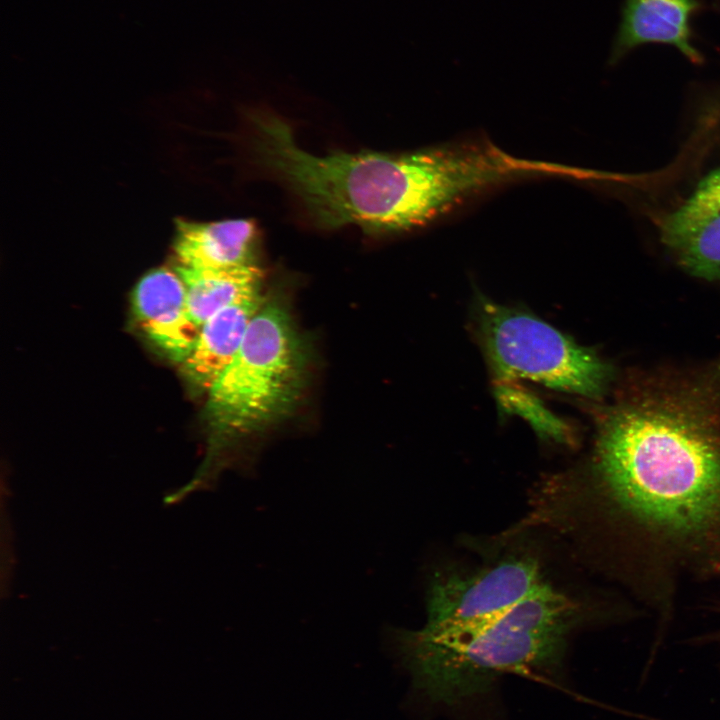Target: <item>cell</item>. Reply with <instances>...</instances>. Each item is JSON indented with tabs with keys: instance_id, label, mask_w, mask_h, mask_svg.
I'll return each mask as SVG.
<instances>
[{
	"instance_id": "cell-4",
	"label": "cell",
	"mask_w": 720,
	"mask_h": 720,
	"mask_svg": "<svg viewBox=\"0 0 720 720\" xmlns=\"http://www.w3.org/2000/svg\"><path fill=\"white\" fill-rule=\"evenodd\" d=\"M303 345L287 312L263 304L242 345L208 392L210 426L222 443L251 436L286 416L305 379Z\"/></svg>"
},
{
	"instance_id": "cell-13",
	"label": "cell",
	"mask_w": 720,
	"mask_h": 720,
	"mask_svg": "<svg viewBox=\"0 0 720 720\" xmlns=\"http://www.w3.org/2000/svg\"><path fill=\"white\" fill-rule=\"evenodd\" d=\"M717 640L720 642V635L717 637Z\"/></svg>"
},
{
	"instance_id": "cell-5",
	"label": "cell",
	"mask_w": 720,
	"mask_h": 720,
	"mask_svg": "<svg viewBox=\"0 0 720 720\" xmlns=\"http://www.w3.org/2000/svg\"><path fill=\"white\" fill-rule=\"evenodd\" d=\"M476 333L497 379L529 380L586 398L602 397L613 367L538 317L479 298Z\"/></svg>"
},
{
	"instance_id": "cell-9",
	"label": "cell",
	"mask_w": 720,
	"mask_h": 720,
	"mask_svg": "<svg viewBox=\"0 0 720 720\" xmlns=\"http://www.w3.org/2000/svg\"><path fill=\"white\" fill-rule=\"evenodd\" d=\"M700 8L698 0H625L610 63L651 43L673 46L693 64L702 63L692 29V19Z\"/></svg>"
},
{
	"instance_id": "cell-7",
	"label": "cell",
	"mask_w": 720,
	"mask_h": 720,
	"mask_svg": "<svg viewBox=\"0 0 720 720\" xmlns=\"http://www.w3.org/2000/svg\"><path fill=\"white\" fill-rule=\"evenodd\" d=\"M662 244L689 274L720 281V167L658 220Z\"/></svg>"
},
{
	"instance_id": "cell-8",
	"label": "cell",
	"mask_w": 720,
	"mask_h": 720,
	"mask_svg": "<svg viewBox=\"0 0 720 720\" xmlns=\"http://www.w3.org/2000/svg\"><path fill=\"white\" fill-rule=\"evenodd\" d=\"M133 306L145 334L171 359L183 362L200 326L191 317L185 284L177 272L159 268L136 285Z\"/></svg>"
},
{
	"instance_id": "cell-2",
	"label": "cell",
	"mask_w": 720,
	"mask_h": 720,
	"mask_svg": "<svg viewBox=\"0 0 720 720\" xmlns=\"http://www.w3.org/2000/svg\"><path fill=\"white\" fill-rule=\"evenodd\" d=\"M259 161L288 185L321 228L356 225L367 233L411 230L492 187L524 178L525 160L487 143L414 152L301 149L290 126L272 115L252 118Z\"/></svg>"
},
{
	"instance_id": "cell-1",
	"label": "cell",
	"mask_w": 720,
	"mask_h": 720,
	"mask_svg": "<svg viewBox=\"0 0 720 720\" xmlns=\"http://www.w3.org/2000/svg\"><path fill=\"white\" fill-rule=\"evenodd\" d=\"M592 464L632 527L720 565V359L691 376L634 380L599 414Z\"/></svg>"
},
{
	"instance_id": "cell-12",
	"label": "cell",
	"mask_w": 720,
	"mask_h": 720,
	"mask_svg": "<svg viewBox=\"0 0 720 720\" xmlns=\"http://www.w3.org/2000/svg\"><path fill=\"white\" fill-rule=\"evenodd\" d=\"M175 270L185 284L191 317L200 327L220 310L260 295L262 271L258 265Z\"/></svg>"
},
{
	"instance_id": "cell-10",
	"label": "cell",
	"mask_w": 720,
	"mask_h": 720,
	"mask_svg": "<svg viewBox=\"0 0 720 720\" xmlns=\"http://www.w3.org/2000/svg\"><path fill=\"white\" fill-rule=\"evenodd\" d=\"M258 228L251 219L209 223L178 220L176 267L223 269L257 265Z\"/></svg>"
},
{
	"instance_id": "cell-6",
	"label": "cell",
	"mask_w": 720,
	"mask_h": 720,
	"mask_svg": "<svg viewBox=\"0 0 720 720\" xmlns=\"http://www.w3.org/2000/svg\"><path fill=\"white\" fill-rule=\"evenodd\" d=\"M548 583L538 560L512 555L471 572L435 576L426 597L425 628L476 624L512 609Z\"/></svg>"
},
{
	"instance_id": "cell-11",
	"label": "cell",
	"mask_w": 720,
	"mask_h": 720,
	"mask_svg": "<svg viewBox=\"0 0 720 720\" xmlns=\"http://www.w3.org/2000/svg\"><path fill=\"white\" fill-rule=\"evenodd\" d=\"M263 304L261 295L238 301L200 327L192 350L182 362L184 374L194 386L209 392L236 357L252 318Z\"/></svg>"
},
{
	"instance_id": "cell-3",
	"label": "cell",
	"mask_w": 720,
	"mask_h": 720,
	"mask_svg": "<svg viewBox=\"0 0 720 720\" xmlns=\"http://www.w3.org/2000/svg\"><path fill=\"white\" fill-rule=\"evenodd\" d=\"M580 616L578 604L550 584L494 618L459 628L395 631L418 688L454 704L486 691L515 671H551Z\"/></svg>"
}]
</instances>
